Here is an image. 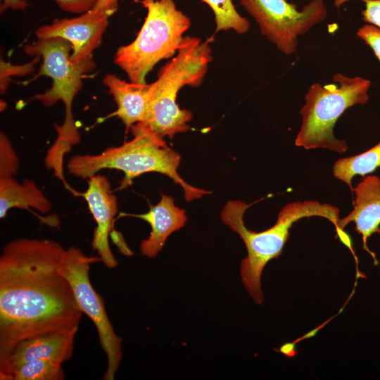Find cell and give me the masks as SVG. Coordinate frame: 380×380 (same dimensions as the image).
<instances>
[{"label": "cell", "instance_id": "cell-16", "mask_svg": "<svg viewBox=\"0 0 380 380\" xmlns=\"http://www.w3.org/2000/svg\"><path fill=\"white\" fill-rule=\"evenodd\" d=\"M13 208H32L42 213H47L51 209V203L31 179H25L19 183L13 177L0 179V217L4 218L7 212Z\"/></svg>", "mask_w": 380, "mask_h": 380}, {"label": "cell", "instance_id": "cell-2", "mask_svg": "<svg viewBox=\"0 0 380 380\" xmlns=\"http://www.w3.org/2000/svg\"><path fill=\"white\" fill-rule=\"evenodd\" d=\"M133 139L119 146L109 147L97 155H76L67 164L68 173L89 179L103 169L124 172L120 189L129 186L137 177L147 172L163 174L179 184L187 201L199 198L210 191L186 182L178 173L181 157L168 147L163 138L143 122L131 127Z\"/></svg>", "mask_w": 380, "mask_h": 380}, {"label": "cell", "instance_id": "cell-7", "mask_svg": "<svg viewBox=\"0 0 380 380\" xmlns=\"http://www.w3.org/2000/svg\"><path fill=\"white\" fill-rule=\"evenodd\" d=\"M99 261V256H87L80 248L72 246L65 249L59 272L69 281L80 310L91 319L97 330L99 343L108 360L102 379L113 380L122 357V338L116 334L104 301L90 281V265Z\"/></svg>", "mask_w": 380, "mask_h": 380}, {"label": "cell", "instance_id": "cell-25", "mask_svg": "<svg viewBox=\"0 0 380 380\" xmlns=\"http://www.w3.org/2000/svg\"><path fill=\"white\" fill-rule=\"evenodd\" d=\"M28 4L25 0H3L0 10L1 13H3L8 9L25 10Z\"/></svg>", "mask_w": 380, "mask_h": 380}, {"label": "cell", "instance_id": "cell-23", "mask_svg": "<svg viewBox=\"0 0 380 380\" xmlns=\"http://www.w3.org/2000/svg\"><path fill=\"white\" fill-rule=\"evenodd\" d=\"M63 11L82 14L92 10L99 0H53Z\"/></svg>", "mask_w": 380, "mask_h": 380}, {"label": "cell", "instance_id": "cell-10", "mask_svg": "<svg viewBox=\"0 0 380 380\" xmlns=\"http://www.w3.org/2000/svg\"><path fill=\"white\" fill-rule=\"evenodd\" d=\"M112 14L106 11H89L77 17L55 19L51 24L38 27L37 38L61 37L72 46L71 60L76 63L93 59Z\"/></svg>", "mask_w": 380, "mask_h": 380}, {"label": "cell", "instance_id": "cell-1", "mask_svg": "<svg viewBox=\"0 0 380 380\" xmlns=\"http://www.w3.org/2000/svg\"><path fill=\"white\" fill-rule=\"evenodd\" d=\"M65 249L56 241L20 238L0 256V365L20 341L78 328L82 319L59 272Z\"/></svg>", "mask_w": 380, "mask_h": 380}, {"label": "cell", "instance_id": "cell-13", "mask_svg": "<svg viewBox=\"0 0 380 380\" xmlns=\"http://www.w3.org/2000/svg\"><path fill=\"white\" fill-rule=\"evenodd\" d=\"M355 200L353 210L344 218L339 220L336 230L339 233L350 222L355 223V229L362 235L363 248L373 257L367 248L368 238L374 233L380 234V177L367 175L353 189Z\"/></svg>", "mask_w": 380, "mask_h": 380}, {"label": "cell", "instance_id": "cell-3", "mask_svg": "<svg viewBox=\"0 0 380 380\" xmlns=\"http://www.w3.org/2000/svg\"><path fill=\"white\" fill-rule=\"evenodd\" d=\"M251 205L241 201H229L223 208L221 218L239 234L245 244L247 255L241 263V277L255 303L261 304L264 300L261 290L262 272L269 261L281 254L293 224L302 218L318 216L326 218L337 229L339 210L330 204L317 201L289 203L280 210L272 227L255 232L249 230L243 222L244 213Z\"/></svg>", "mask_w": 380, "mask_h": 380}, {"label": "cell", "instance_id": "cell-17", "mask_svg": "<svg viewBox=\"0 0 380 380\" xmlns=\"http://www.w3.org/2000/svg\"><path fill=\"white\" fill-rule=\"evenodd\" d=\"M380 167V141L360 154L338 160L333 165L334 176L345 182L351 190L352 179L356 175L365 176Z\"/></svg>", "mask_w": 380, "mask_h": 380}, {"label": "cell", "instance_id": "cell-18", "mask_svg": "<svg viewBox=\"0 0 380 380\" xmlns=\"http://www.w3.org/2000/svg\"><path fill=\"white\" fill-rule=\"evenodd\" d=\"M61 365L53 360H33L13 370L6 380H63L65 374Z\"/></svg>", "mask_w": 380, "mask_h": 380}, {"label": "cell", "instance_id": "cell-14", "mask_svg": "<svg viewBox=\"0 0 380 380\" xmlns=\"http://www.w3.org/2000/svg\"><path fill=\"white\" fill-rule=\"evenodd\" d=\"M131 215L151 225L148 237L140 243L141 254L148 258L156 257L169 236L183 227L187 220L185 210L175 205L174 199L165 194H162L160 201L146 213Z\"/></svg>", "mask_w": 380, "mask_h": 380}, {"label": "cell", "instance_id": "cell-20", "mask_svg": "<svg viewBox=\"0 0 380 380\" xmlns=\"http://www.w3.org/2000/svg\"><path fill=\"white\" fill-rule=\"evenodd\" d=\"M19 160L8 137L0 134V179L13 177L18 172Z\"/></svg>", "mask_w": 380, "mask_h": 380}, {"label": "cell", "instance_id": "cell-6", "mask_svg": "<svg viewBox=\"0 0 380 380\" xmlns=\"http://www.w3.org/2000/svg\"><path fill=\"white\" fill-rule=\"evenodd\" d=\"M144 6L147 15L137 37L120 46L114 57L129 82L137 84H146L154 65L178 51L191 25L189 18L177 8L173 0H156Z\"/></svg>", "mask_w": 380, "mask_h": 380}, {"label": "cell", "instance_id": "cell-26", "mask_svg": "<svg viewBox=\"0 0 380 380\" xmlns=\"http://www.w3.org/2000/svg\"><path fill=\"white\" fill-rule=\"evenodd\" d=\"M120 0H99L93 10L96 11H106L113 14L118 8Z\"/></svg>", "mask_w": 380, "mask_h": 380}, {"label": "cell", "instance_id": "cell-8", "mask_svg": "<svg viewBox=\"0 0 380 380\" xmlns=\"http://www.w3.org/2000/svg\"><path fill=\"white\" fill-rule=\"evenodd\" d=\"M262 35L286 55L296 51L298 38L327 15L323 0H312L300 11L286 0H240Z\"/></svg>", "mask_w": 380, "mask_h": 380}, {"label": "cell", "instance_id": "cell-9", "mask_svg": "<svg viewBox=\"0 0 380 380\" xmlns=\"http://www.w3.org/2000/svg\"><path fill=\"white\" fill-rule=\"evenodd\" d=\"M27 55L42 58V64L37 74L52 79V86L35 99L46 106L62 101L65 110H72V101L82 87L83 77L95 68L94 60L80 63L71 60L72 44L61 37L38 38L24 46ZM30 80V81H32Z\"/></svg>", "mask_w": 380, "mask_h": 380}, {"label": "cell", "instance_id": "cell-15", "mask_svg": "<svg viewBox=\"0 0 380 380\" xmlns=\"http://www.w3.org/2000/svg\"><path fill=\"white\" fill-rule=\"evenodd\" d=\"M117 104L115 112L125 126L126 132L138 122H146L153 84L127 82L115 75L106 74L102 80Z\"/></svg>", "mask_w": 380, "mask_h": 380}, {"label": "cell", "instance_id": "cell-27", "mask_svg": "<svg viewBox=\"0 0 380 380\" xmlns=\"http://www.w3.org/2000/svg\"><path fill=\"white\" fill-rule=\"evenodd\" d=\"M156 0H142L141 3L143 4V6H145L146 4L151 3L152 1H154Z\"/></svg>", "mask_w": 380, "mask_h": 380}, {"label": "cell", "instance_id": "cell-19", "mask_svg": "<svg viewBox=\"0 0 380 380\" xmlns=\"http://www.w3.org/2000/svg\"><path fill=\"white\" fill-rule=\"evenodd\" d=\"M212 9L216 24V32L233 30L238 34L247 32L248 20L236 10L232 0H202Z\"/></svg>", "mask_w": 380, "mask_h": 380}, {"label": "cell", "instance_id": "cell-21", "mask_svg": "<svg viewBox=\"0 0 380 380\" xmlns=\"http://www.w3.org/2000/svg\"><path fill=\"white\" fill-rule=\"evenodd\" d=\"M41 58L34 56L33 60L23 65H12L5 62L2 59L0 62V91L1 94H4L8 87V83L12 76L25 75L34 69V65L39 62Z\"/></svg>", "mask_w": 380, "mask_h": 380}, {"label": "cell", "instance_id": "cell-22", "mask_svg": "<svg viewBox=\"0 0 380 380\" xmlns=\"http://www.w3.org/2000/svg\"><path fill=\"white\" fill-rule=\"evenodd\" d=\"M357 35L372 49L380 62V29L367 24L358 29Z\"/></svg>", "mask_w": 380, "mask_h": 380}, {"label": "cell", "instance_id": "cell-24", "mask_svg": "<svg viewBox=\"0 0 380 380\" xmlns=\"http://www.w3.org/2000/svg\"><path fill=\"white\" fill-rule=\"evenodd\" d=\"M348 0H336L335 4L339 5ZM365 3V9L362 11L363 20L380 29V0H362Z\"/></svg>", "mask_w": 380, "mask_h": 380}, {"label": "cell", "instance_id": "cell-11", "mask_svg": "<svg viewBox=\"0 0 380 380\" xmlns=\"http://www.w3.org/2000/svg\"><path fill=\"white\" fill-rule=\"evenodd\" d=\"M82 195L96 223L91 241L92 250L97 252L105 266L114 268L118 262L110 248L109 236L118 213V201L110 183L106 177L96 174L88 179V187Z\"/></svg>", "mask_w": 380, "mask_h": 380}, {"label": "cell", "instance_id": "cell-4", "mask_svg": "<svg viewBox=\"0 0 380 380\" xmlns=\"http://www.w3.org/2000/svg\"><path fill=\"white\" fill-rule=\"evenodd\" d=\"M212 59L208 41L184 37L177 56L161 68L152 83L148 114L143 123L163 138L172 139L176 134L188 131L192 113L179 107L177 96L185 85H201Z\"/></svg>", "mask_w": 380, "mask_h": 380}, {"label": "cell", "instance_id": "cell-12", "mask_svg": "<svg viewBox=\"0 0 380 380\" xmlns=\"http://www.w3.org/2000/svg\"><path fill=\"white\" fill-rule=\"evenodd\" d=\"M77 330L78 328H75L67 331L44 334L20 341L0 365V379L6 380L13 370L33 360H49L60 363L69 360L74 350Z\"/></svg>", "mask_w": 380, "mask_h": 380}, {"label": "cell", "instance_id": "cell-5", "mask_svg": "<svg viewBox=\"0 0 380 380\" xmlns=\"http://www.w3.org/2000/svg\"><path fill=\"white\" fill-rule=\"evenodd\" d=\"M333 83L312 84L300 110L302 123L295 144L305 149L325 148L339 153L348 149L345 140L335 137L334 128L348 108L367 103L370 80L348 77L342 73L333 76Z\"/></svg>", "mask_w": 380, "mask_h": 380}]
</instances>
